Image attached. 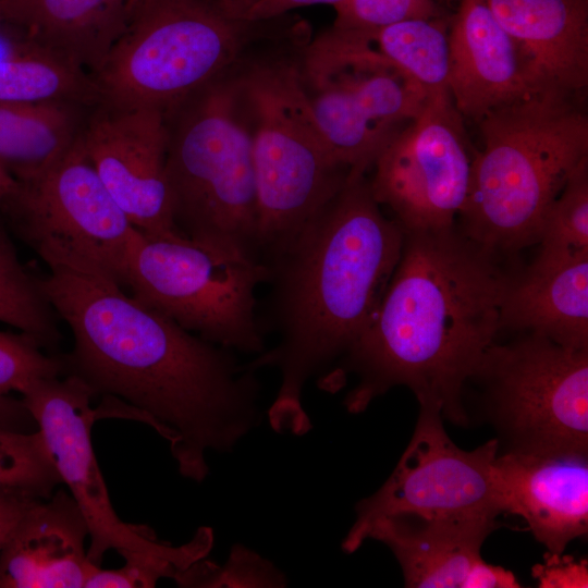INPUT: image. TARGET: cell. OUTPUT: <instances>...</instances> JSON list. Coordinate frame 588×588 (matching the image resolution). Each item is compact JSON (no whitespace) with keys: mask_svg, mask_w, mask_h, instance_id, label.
<instances>
[{"mask_svg":"<svg viewBox=\"0 0 588 588\" xmlns=\"http://www.w3.org/2000/svg\"><path fill=\"white\" fill-rule=\"evenodd\" d=\"M46 297L73 335L61 355L101 402L97 419L125 418L154 428L180 474L203 481L207 450L231 452L257 422L258 382L231 350L210 343L144 305L78 257L40 255Z\"/></svg>","mask_w":588,"mask_h":588,"instance_id":"obj_1","label":"cell"},{"mask_svg":"<svg viewBox=\"0 0 588 588\" xmlns=\"http://www.w3.org/2000/svg\"><path fill=\"white\" fill-rule=\"evenodd\" d=\"M497 259L455 226L404 231L401 258L379 307L321 388L339 390L345 375L355 373L357 384L344 405L358 414L403 385L419 408L468 426L465 385L501 330L509 274Z\"/></svg>","mask_w":588,"mask_h":588,"instance_id":"obj_2","label":"cell"},{"mask_svg":"<svg viewBox=\"0 0 588 588\" xmlns=\"http://www.w3.org/2000/svg\"><path fill=\"white\" fill-rule=\"evenodd\" d=\"M403 242V228L382 213L366 173L350 171L336 195L269 265L280 341L244 367H277L281 373L268 411L274 431L304 436L310 430L303 388L343 357L367 328Z\"/></svg>","mask_w":588,"mask_h":588,"instance_id":"obj_3","label":"cell"},{"mask_svg":"<svg viewBox=\"0 0 588 588\" xmlns=\"http://www.w3.org/2000/svg\"><path fill=\"white\" fill-rule=\"evenodd\" d=\"M583 101L540 90L477 122L482 147L460 215L466 237L497 256L537 244L548 207L588 157Z\"/></svg>","mask_w":588,"mask_h":588,"instance_id":"obj_4","label":"cell"},{"mask_svg":"<svg viewBox=\"0 0 588 588\" xmlns=\"http://www.w3.org/2000/svg\"><path fill=\"white\" fill-rule=\"evenodd\" d=\"M248 21L218 0H150L91 74L99 103L161 110L268 52L299 45L303 34Z\"/></svg>","mask_w":588,"mask_h":588,"instance_id":"obj_5","label":"cell"},{"mask_svg":"<svg viewBox=\"0 0 588 588\" xmlns=\"http://www.w3.org/2000/svg\"><path fill=\"white\" fill-rule=\"evenodd\" d=\"M306 46L268 52L241 70L257 195L256 246L266 265L294 244L350 172L335 160L304 90L299 61Z\"/></svg>","mask_w":588,"mask_h":588,"instance_id":"obj_6","label":"cell"},{"mask_svg":"<svg viewBox=\"0 0 588 588\" xmlns=\"http://www.w3.org/2000/svg\"><path fill=\"white\" fill-rule=\"evenodd\" d=\"M243 65L164 110L166 174L176 230L258 260L252 134ZM261 261V260H260Z\"/></svg>","mask_w":588,"mask_h":588,"instance_id":"obj_7","label":"cell"},{"mask_svg":"<svg viewBox=\"0 0 588 588\" xmlns=\"http://www.w3.org/2000/svg\"><path fill=\"white\" fill-rule=\"evenodd\" d=\"M127 269L132 296L186 331L229 350L264 352L256 290L270 281L271 270L262 261L180 233L133 228Z\"/></svg>","mask_w":588,"mask_h":588,"instance_id":"obj_8","label":"cell"},{"mask_svg":"<svg viewBox=\"0 0 588 588\" xmlns=\"http://www.w3.org/2000/svg\"><path fill=\"white\" fill-rule=\"evenodd\" d=\"M21 394L62 483L86 520L90 563L101 566L106 552L115 550L125 564L140 568L157 583L175 579L210 552L213 532L209 527H200L191 541L174 547L160 542L149 527L119 518L91 443L97 420L90 405L95 394L82 379L75 375L37 379Z\"/></svg>","mask_w":588,"mask_h":588,"instance_id":"obj_9","label":"cell"},{"mask_svg":"<svg viewBox=\"0 0 588 588\" xmlns=\"http://www.w3.org/2000/svg\"><path fill=\"white\" fill-rule=\"evenodd\" d=\"M494 341L467 381L499 452L588 454V348L531 333Z\"/></svg>","mask_w":588,"mask_h":588,"instance_id":"obj_10","label":"cell"},{"mask_svg":"<svg viewBox=\"0 0 588 588\" xmlns=\"http://www.w3.org/2000/svg\"><path fill=\"white\" fill-rule=\"evenodd\" d=\"M299 69L324 139L350 171L366 173L429 96L371 47L365 30L332 27L304 48Z\"/></svg>","mask_w":588,"mask_h":588,"instance_id":"obj_11","label":"cell"},{"mask_svg":"<svg viewBox=\"0 0 588 588\" xmlns=\"http://www.w3.org/2000/svg\"><path fill=\"white\" fill-rule=\"evenodd\" d=\"M495 438L471 451L449 437L441 415L419 408L412 439L387 481L356 504V519L342 542L357 551L379 517L406 514L426 519L495 518L502 514L493 462Z\"/></svg>","mask_w":588,"mask_h":588,"instance_id":"obj_12","label":"cell"},{"mask_svg":"<svg viewBox=\"0 0 588 588\" xmlns=\"http://www.w3.org/2000/svg\"><path fill=\"white\" fill-rule=\"evenodd\" d=\"M1 211L38 255L52 250L78 257L128 289L127 248L134 226L101 182L79 137L46 172L19 183Z\"/></svg>","mask_w":588,"mask_h":588,"instance_id":"obj_13","label":"cell"},{"mask_svg":"<svg viewBox=\"0 0 588 588\" xmlns=\"http://www.w3.org/2000/svg\"><path fill=\"white\" fill-rule=\"evenodd\" d=\"M471 160L450 91L432 93L378 154L370 189L404 231L450 229L467 200Z\"/></svg>","mask_w":588,"mask_h":588,"instance_id":"obj_14","label":"cell"},{"mask_svg":"<svg viewBox=\"0 0 588 588\" xmlns=\"http://www.w3.org/2000/svg\"><path fill=\"white\" fill-rule=\"evenodd\" d=\"M79 140L107 191L136 230L149 235L180 233L166 174L163 110L98 103L90 109Z\"/></svg>","mask_w":588,"mask_h":588,"instance_id":"obj_15","label":"cell"},{"mask_svg":"<svg viewBox=\"0 0 588 588\" xmlns=\"http://www.w3.org/2000/svg\"><path fill=\"white\" fill-rule=\"evenodd\" d=\"M495 518L426 519L406 514L377 518L367 539L384 543L409 588H517L516 576L483 561L481 547Z\"/></svg>","mask_w":588,"mask_h":588,"instance_id":"obj_16","label":"cell"},{"mask_svg":"<svg viewBox=\"0 0 588 588\" xmlns=\"http://www.w3.org/2000/svg\"><path fill=\"white\" fill-rule=\"evenodd\" d=\"M502 513L522 517L547 552L564 553L588 531V454L498 452Z\"/></svg>","mask_w":588,"mask_h":588,"instance_id":"obj_17","label":"cell"},{"mask_svg":"<svg viewBox=\"0 0 588 588\" xmlns=\"http://www.w3.org/2000/svg\"><path fill=\"white\" fill-rule=\"evenodd\" d=\"M448 87L463 118L487 113L540 91L522 54L485 0H461L449 27Z\"/></svg>","mask_w":588,"mask_h":588,"instance_id":"obj_18","label":"cell"},{"mask_svg":"<svg viewBox=\"0 0 588 588\" xmlns=\"http://www.w3.org/2000/svg\"><path fill=\"white\" fill-rule=\"evenodd\" d=\"M515 41L539 90L584 98L588 0H485Z\"/></svg>","mask_w":588,"mask_h":588,"instance_id":"obj_19","label":"cell"},{"mask_svg":"<svg viewBox=\"0 0 588 588\" xmlns=\"http://www.w3.org/2000/svg\"><path fill=\"white\" fill-rule=\"evenodd\" d=\"M86 520L70 492L36 502L0 551V588H84Z\"/></svg>","mask_w":588,"mask_h":588,"instance_id":"obj_20","label":"cell"},{"mask_svg":"<svg viewBox=\"0 0 588 588\" xmlns=\"http://www.w3.org/2000/svg\"><path fill=\"white\" fill-rule=\"evenodd\" d=\"M500 327L588 348V253L536 256L518 275H507Z\"/></svg>","mask_w":588,"mask_h":588,"instance_id":"obj_21","label":"cell"},{"mask_svg":"<svg viewBox=\"0 0 588 588\" xmlns=\"http://www.w3.org/2000/svg\"><path fill=\"white\" fill-rule=\"evenodd\" d=\"M128 0H4L3 20L45 50L82 68L99 69L123 33Z\"/></svg>","mask_w":588,"mask_h":588,"instance_id":"obj_22","label":"cell"},{"mask_svg":"<svg viewBox=\"0 0 588 588\" xmlns=\"http://www.w3.org/2000/svg\"><path fill=\"white\" fill-rule=\"evenodd\" d=\"M91 108L66 101H0V166L17 183L41 175L75 144Z\"/></svg>","mask_w":588,"mask_h":588,"instance_id":"obj_23","label":"cell"},{"mask_svg":"<svg viewBox=\"0 0 588 588\" xmlns=\"http://www.w3.org/2000/svg\"><path fill=\"white\" fill-rule=\"evenodd\" d=\"M0 101H66L95 107L100 96L88 72L37 47L0 62Z\"/></svg>","mask_w":588,"mask_h":588,"instance_id":"obj_24","label":"cell"},{"mask_svg":"<svg viewBox=\"0 0 588 588\" xmlns=\"http://www.w3.org/2000/svg\"><path fill=\"white\" fill-rule=\"evenodd\" d=\"M371 47L422 86L449 90V28L439 19H413L369 32Z\"/></svg>","mask_w":588,"mask_h":588,"instance_id":"obj_25","label":"cell"},{"mask_svg":"<svg viewBox=\"0 0 588 588\" xmlns=\"http://www.w3.org/2000/svg\"><path fill=\"white\" fill-rule=\"evenodd\" d=\"M57 316L39 277L23 266L0 222V322L30 335L42 348L52 352L61 340Z\"/></svg>","mask_w":588,"mask_h":588,"instance_id":"obj_26","label":"cell"},{"mask_svg":"<svg viewBox=\"0 0 588 588\" xmlns=\"http://www.w3.org/2000/svg\"><path fill=\"white\" fill-rule=\"evenodd\" d=\"M537 256L588 253V157L583 159L548 207L538 233Z\"/></svg>","mask_w":588,"mask_h":588,"instance_id":"obj_27","label":"cell"},{"mask_svg":"<svg viewBox=\"0 0 588 588\" xmlns=\"http://www.w3.org/2000/svg\"><path fill=\"white\" fill-rule=\"evenodd\" d=\"M60 483L38 429L29 433L0 429V485L48 499Z\"/></svg>","mask_w":588,"mask_h":588,"instance_id":"obj_28","label":"cell"},{"mask_svg":"<svg viewBox=\"0 0 588 588\" xmlns=\"http://www.w3.org/2000/svg\"><path fill=\"white\" fill-rule=\"evenodd\" d=\"M181 587H284L285 576L268 560L236 544L220 566L204 559L174 579Z\"/></svg>","mask_w":588,"mask_h":588,"instance_id":"obj_29","label":"cell"},{"mask_svg":"<svg viewBox=\"0 0 588 588\" xmlns=\"http://www.w3.org/2000/svg\"><path fill=\"white\" fill-rule=\"evenodd\" d=\"M64 376L61 355H47L26 333L0 331V395L22 392L30 382Z\"/></svg>","mask_w":588,"mask_h":588,"instance_id":"obj_30","label":"cell"},{"mask_svg":"<svg viewBox=\"0 0 588 588\" xmlns=\"http://www.w3.org/2000/svg\"><path fill=\"white\" fill-rule=\"evenodd\" d=\"M332 27L372 32L413 19H439L433 0H342L334 7Z\"/></svg>","mask_w":588,"mask_h":588,"instance_id":"obj_31","label":"cell"},{"mask_svg":"<svg viewBox=\"0 0 588 588\" xmlns=\"http://www.w3.org/2000/svg\"><path fill=\"white\" fill-rule=\"evenodd\" d=\"M532 576L540 587L565 588L588 587V567L586 560L547 552L544 563L532 567Z\"/></svg>","mask_w":588,"mask_h":588,"instance_id":"obj_32","label":"cell"},{"mask_svg":"<svg viewBox=\"0 0 588 588\" xmlns=\"http://www.w3.org/2000/svg\"><path fill=\"white\" fill-rule=\"evenodd\" d=\"M39 500L26 490L0 485V551L23 515Z\"/></svg>","mask_w":588,"mask_h":588,"instance_id":"obj_33","label":"cell"},{"mask_svg":"<svg viewBox=\"0 0 588 588\" xmlns=\"http://www.w3.org/2000/svg\"><path fill=\"white\" fill-rule=\"evenodd\" d=\"M155 583L149 575L136 566L124 564L118 569H102L95 565L84 588H150Z\"/></svg>","mask_w":588,"mask_h":588,"instance_id":"obj_34","label":"cell"},{"mask_svg":"<svg viewBox=\"0 0 588 588\" xmlns=\"http://www.w3.org/2000/svg\"><path fill=\"white\" fill-rule=\"evenodd\" d=\"M342 0H257L243 15L248 21H268L283 16L293 9L314 4L334 7Z\"/></svg>","mask_w":588,"mask_h":588,"instance_id":"obj_35","label":"cell"},{"mask_svg":"<svg viewBox=\"0 0 588 588\" xmlns=\"http://www.w3.org/2000/svg\"><path fill=\"white\" fill-rule=\"evenodd\" d=\"M0 429L17 432L37 431V425L23 400L0 395Z\"/></svg>","mask_w":588,"mask_h":588,"instance_id":"obj_36","label":"cell"},{"mask_svg":"<svg viewBox=\"0 0 588 588\" xmlns=\"http://www.w3.org/2000/svg\"><path fill=\"white\" fill-rule=\"evenodd\" d=\"M39 47L17 25L0 21V62Z\"/></svg>","mask_w":588,"mask_h":588,"instance_id":"obj_37","label":"cell"},{"mask_svg":"<svg viewBox=\"0 0 588 588\" xmlns=\"http://www.w3.org/2000/svg\"><path fill=\"white\" fill-rule=\"evenodd\" d=\"M150 0H128L127 2V14L128 12L139 5ZM220 1L228 10H230L235 15L242 17V15L257 1V0H218Z\"/></svg>","mask_w":588,"mask_h":588,"instance_id":"obj_38","label":"cell"},{"mask_svg":"<svg viewBox=\"0 0 588 588\" xmlns=\"http://www.w3.org/2000/svg\"><path fill=\"white\" fill-rule=\"evenodd\" d=\"M19 183L0 166V210L14 196Z\"/></svg>","mask_w":588,"mask_h":588,"instance_id":"obj_39","label":"cell"},{"mask_svg":"<svg viewBox=\"0 0 588 588\" xmlns=\"http://www.w3.org/2000/svg\"><path fill=\"white\" fill-rule=\"evenodd\" d=\"M4 0H0V21L3 20Z\"/></svg>","mask_w":588,"mask_h":588,"instance_id":"obj_40","label":"cell"}]
</instances>
